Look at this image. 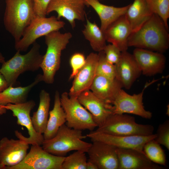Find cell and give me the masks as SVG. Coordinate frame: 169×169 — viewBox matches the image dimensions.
I'll return each instance as SVG.
<instances>
[{"mask_svg": "<svg viewBox=\"0 0 169 169\" xmlns=\"http://www.w3.org/2000/svg\"><path fill=\"white\" fill-rule=\"evenodd\" d=\"M45 37L47 49L43 55L40 68L43 71V81L52 84L60 67L62 51L66 48L72 34L70 32L62 33L57 31L49 33Z\"/></svg>", "mask_w": 169, "mask_h": 169, "instance_id": "obj_4", "label": "cell"}, {"mask_svg": "<svg viewBox=\"0 0 169 169\" xmlns=\"http://www.w3.org/2000/svg\"><path fill=\"white\" fill-rule=\"evenodd\" d=\"M92 142L87 152L88 160L94 163L98 169H118L117 148L100 141Z\"/></svg>", "mask_w": 169, "mask_h": 169, "instance_id": "obj_14", "label": "cell"}, {"mask_svg": "<svg viewBox=\"0 0 169 169\" xmlns=\"http://www.w3.org/2000/svg\"><path fill=\"white\" fill-rule=\"evenodd\" d=\"M132 54L144 75L151 76L161 73L165 69L166 58L163 53L136 48Z\"/></svg>", "mask_w": 169, "mask_h": 169, "instance_id": "obj_18", "label": "cell"}, {"mask_svg": "<svg viewBox=\"0 0 169 169\" xmlns=\"http://www.w3.org/2000/svg\"><path fill=\"white\" fill-rule=\"evenodd\" d=\"M166 114L167 115L169 116V105H168L167 106V110H166Z\"/></svg>", "mask_w": 169, "mask_h": 169, "instance_id": "obj_41", "label": "cell"}, {"mask_svg": "<svg viewBox=\"0 0 169 169\" xmlns=\"http://www.w3.org/2000/svg\"><path fill=\"white\" fill-rule=\"evenodd\" d=\"M65 23L55 16L49 17L36 16L24 30L22 37L15 42L17 51H26L38 38L45 36L64 27Z\"/></svg>", "mask_w": 169, "mask_h": 169, "instance_id": "obj_7", "label": "cell"}, {"mask_svg": "<svg viewBox=\"0 0 169 169\" xmlns=\"http://www.w3.org/2000/svg\"><path fill=\"white\" fill-rule=\"evenodd\" d=\"M77 99L79 103L91 114L97 127L102 125L113 114L112 105L99 98L89 89L82 92Z\"/></svg>", "mask_w": 169, "mask_h": 169, "instance_id": "obj_17", "label": "cell"}, {"mask_svg": "<svg viewBox=\"0 0 169 169\" xmlns=\"http://www.w3.org/2000/svg\"><path fill=\"white\" fill-rule=\"evenodd\" d=\"M8 86V85L5 79L0 73V92L5 90Z\"/></svg>", "mask_w": 169, "mask_h": 169, "instance_id": "obj_37", "label": "cell"}, {"mask_svg": "<svg viewBox=\"0 0 169 169\" xmlns=\"http://www.w3.org/2000/svg\"><path fill=\"white\" fill-rule=\"evenodd\" d=\"M98 60L96 67V75L103 76L110 79L116 76L115 64L109 62L106 59L103 51L99 52Z\"/></svg>", "mask_w": 169, "mask_h": 169, "instance_id": "obj_31", "label": "cell"}, {"mask_svg": "<svg viewBox=\"0 0 169 169\" xmlns=\"http://www.w3.org/2000/svg\"><path fill=\"white\" fill-rule=\"evenodd\" d=\"M97 0L99 1V0Z\"/></svg>", "mask_w": 169, "mask_h": 169, "instance_id": "obj_43", "label": "cell"}, {"mask_svg": "<svg viewBox=\"0 0 169 169\" xmlns=\"http://www.w3.org/2000/svg\"><path fill=\"white\" fill-rule=\"evenodd\" d=\"M59 93L56 91L53 109L49 111L45 130L43 133L44 140L50 139L56 134L60 126L66 123V115L60 102Z\"/></svg>", "mask_w": 169, "mask_h": 169, "instance_id": "obj_26", "label": "cell"}, {"mask_svg": "<svg viewBox=\"0 0 169 169\" xmlns=\"http://www.w3.org/2000/svg\"><path fill=\"white\" fill-rule=\"evenodd\" d=\"M85 152L76 151L65 157L61 169H86L87 158Z\"/></svg>", "mask_w": 169, "mask_h": 169, "instance_id": "obj_30", "label": "cell"}, {"mask_svg": "<svg viewBox=\"0 0 169 169\" xmlns=\"http://www.w3.org/2000/svg\"><path fill=\"white\" fill-rule=\"evenodd\" d=\"M36 16L45 17L48 6L51 0H33Z\"/></svg>", "mask_w": 169, "mask_h": 169, "instance_id": "obj_36", "label": "cell"}, {"mask_svg": "<svg viewBox=\"0 0 169 169\" xmlns=\"http://www.w3.org/2000/svg\"><path fill=\"white\" fill-rule=\"evenodd\" d=\"M168 30L161 18L153 13L139 29L131 33L128 46L163 53L169 47Z\"/></svg>", "mask_w": 169, "mask_h": 169, "instance_id": "obj_1", "label": "cell"}, {"mask_svg": "<svg viewBox=\"0 0 169 169\" xmlns=\"http://www.w3.org/2000/svg\"><path fill=\"white\" fill-rule=\"evenodd\" d=\"M143 151L147 158L154 163L161 166L166 165V158L164 151L154 139L145 143Z\"/></svg>", "mask_w": 169, "mask_h": 169, "instance_id": "obj_29", "label": "cell"}, {"mask_svg": "<svg viewBox=\"0 0 169 169\" xmlns=\"http://www.w3.org/2000/svg\"><path fill=\"white\" fill-rule=\"evenodd\" d=\"M86 18V23L82 31L83 35L94 51L98 52L103 51L106 45L104 32L95 22L92 23Z\"/></svg>", "mask_w": 169, "mask_h": 169, "instance_id": "obj_28", "label": "cell"}, {"mask_svg": "<svg viewBox=\"0 0 169 169\" xmlns=\"http://www.w3.org/2000/svg\"><path fill=\"white\" fill-rule=\"evenodd\" d=\"M42 74H38L34 81L25 87H13L10 85L0 92V105L5 106L8 104H18L27 101L31 90L40 82L43 81Z\"/></svg>", "mask_w": 169, "mask_h": 169, "instance_id": "obj_25", "label": "cell"}, {"mask_svg": "<svg viewBox=\"0 0 169 169\" xmlns=\"http://www.w3.org/2000/svg\"><path fill=\"white\" fill-rule=\"evenodd\" d=\"M153 14L146 0H134L129 4L125 16L132 33L139 29Z\"/></svg>", "mask_w": 169, "mask_h": 169, "instance_id": "obj_24", "label": "cell"}, {"mask_svg": "<svg viewBox=\"0 0 169 169\" xmlns=\"http://www.w3.org/2000/svg\"><path fill=\"white\" fill-rule=\"evenodd\" d=\"M155 140L169 150V120H167L158 126Z\"/></svg>", "mask_w": 169, "mask_h": 169, "instance_id": "obj_33", "label": "cell"}, {"mask_svg": "<svg viewBox=\"0 0 169 169\" xmlns=\"http://www.w3.org/2000/svg\"><path fill=\"white\" fill-rule=\"evenodd\" d=\"M92 141H99L112 145L117 148L133 149L143 151L144 145L148 141L155 139L156 134L147 136H115L91 131L86 135Z\"/></svg>", "mask_w": 169, "mask_h": 169, "instance_id": "obj_12", "label": "cell"}, {"mask_svg": "<svg viewBox=\"0 0 169 169\" xmlns=\"http://www.w3.org/2000/svg\"><path fill=\"white\" fill-rule=\"evenodd\" d=\"M84 0H51L46 10V15L53 12L57 13V18H65L73 28L76 20L84 21L85 13Z\"/></svg>", "mask_w": 169, "mask_h": 169, "instance_id": "obj_13", "label": "cell"}, {"mask_svg": "<svg viewBox=\"0 0 169 169\" xmlns=\"http://www.w3.org/2000/svg\"><path fill=\"white\" fill-rule=\"evenodd\" d=\"M61 106L66 115V125L80 130L93 131L97 127L91 114L79 103L77 98L63 93L60 97Z\"/></svg>", "mask_w": 169, "mask_h": 169, "instance_id": "obj_8", "label": "cell"}, {"mask_svg": "<svg viewBox=\"0 0 169 169\" xmlns=\"http://www.w3.org/2000/svg\"><path fill=\"white\" fill-rule=\"evenodd\" d=\"M0 169H5V167L0 165Z\"/></svg>", "mask_w": 169, "mask_h": 169, "instance_id": "obj_42", "label": "cell"}, {"mask_svg": "<svg viewBox=\"0 0 169 169\" xmlns=\"http://www.w3.org/2000/svg\"><path fill=\"white\" fill-rule=\"evenodd\" d=\"M35 105L34 101L31 100L20 104H8L4 106L7 110L11 111L13 116L17 117L18 124L24 126L28 131V137L24 136L17 130L15 131L16 136L29 144L41 146L44 140L43 136L34 130L30 115V112Z\"/></svg>", "mask_w": 169, "mask_h": 169, "instance_id": "obj_10", "label": "cell"}, {"mask_svg": "<svg viewBox=\"0 0 169 169\" xmlns=\"http://www.w3.org/2000/svg\"><path fill=\"white\" fill-rule=\"evenodd\" d=\"M3 23L6 30L15 42L22 37L24 30L36 17L33 0H5Z\"/></svg>", "mask_w": 169, "mask_h": 169, "instance_id": "obj_2", "label": "cell"}, {"mask_svg": "<svg viewBox=\"0 0 169 169\" xmlns=\"http://www.w3.org/2000/svg\"><path fill=\"white\" fill-rule=\"evenodd\" d=\"M103 51L106 59L109 62L115 64L118 62L122 52L115 45L111 44L106 45Z\"/></svg>", "mask_w": 169, "mask_h": 169, "instance_id": "obj_35", "label": "cell"}, {"mask_svg": "<svg viewBox=\"0 0 169 169\" xmlns=\"http://www.w3.org/2000/svg\"><path fill=\"white\" fill-rule=\"evenodd\" d=\"M131 33L125 14L111 23L104 32L106 41L115 45L121 52L127 51L128 39Z\"/></svg>", "mask_w": 169, "mask_h": 169, "instance_id": "obj_21", "label": "cell"}, {"mask_svg": "<svg viewBox=\"0 0 169 169\" xmlns=\"http://www.w3.org/2000/svg\"><path fill=\"white\" fill-rule=\"evenodd\" d=\"M29 145L20 139L2 138L0 140V165L6 169L19 164L26 156Z\"/></svg>", "mask_w": 169, "mask_h": 169, "instance_id": "obj_15", "label": "cell"}, {"mask_svg": "<svg viewBox=\"0 0 169 169\" xmlns=\"http://www.w3.org/2000/svg\"><path fill=\"white\" fill-rule=\"evenodd\" d=\"M118 169H162V166L154 163L143 151L133 149L116 148Z\"/></svg>", "mask_w": 169, "mask_h": 169, "instance_id": "obj_20", "label": "cell"}, {"mask_svg": "<svg viewBox=\"0 0 169 169\" xmlns=\"http://www.w3.org/2000/svg\"><path fill=\"white\" fill-rule=\"evenodd\" d=\"M153 80L146 83L141 92L131 95L122 89L119 92L113 103V114H130L146 119H150L152 114L145 110L143 105V95L145 89L157 81Z\"/></svg>", "mask_w": 169, "mask_h": 169, "instance_id": "obj_11", "label": "cell"}, {"mask_svg": "<svg viewBox=\"0 0 169 169\" xmlns=\"http://www.w3.org/2000/svg\"><path fill=\"white\" fill-rule=\"evenodd\" d=\"M39 103L37 110L31 117L33 128L38 133H44L49 116L50 98L49 94L45 90H42L39 94Z\"/></svg>", "mask_w": 169, "mask_h": 169, "instance_id": "obj_27", "label": "cell"}, {"mask_svg": "<svg viewBox=\"0 0 169 169\" xmlns=\"http://www.w3.org/2000/svg\"><path fill=\"white\" fill-rule=\"evenodd\" d=\"M98 54L91 53L86 58L85 63L74 78L68 93L69 97L77 98L83 92L90 90L96 75Z\"/></svg>", "mask_w": 169, "mask_h": 169, "instance_id": "obj_16", "label": "cell"}, {"mask_svg": "<svg viewBox=\"0 0 169 169\" xmlns=\"http://www.w3.org/2000/svg\"><path fill=\"white\" fill-rule=\"evenodd\" d=\"M153 13L158 15L168 28L169 0H146Z\"/></svg>", "mask_w": 169, "mask_h": 169, "instance_id": "obj_32", "label": "cell"}, {"mask_svg": "<svg viewBox=\"0 0 169 169\" xmlns=\"http://www.w3.org/2000/svg\"><path fill=\"white\" fill-rule=\"evenodd\" d=\"M5 62V58L2 54L0 52V63L2 64Z\"/></svg>", "mask_w": 169, "mask_h": 169, "instance_id": "obj_40", "label": "cell"}, {"mask_svg": "<svg viewBox=\"0 0 169 169\" xmlns=\"http://www.w3.org/2000/svg\"><path fill=\"white\" fill-rule=\"evenodd\" d=\"M85 5L91 7L98 15L101 22L100 28L104 32L111 23L124 15L129 4L117 7L100 3L97 0H84Z\"/></svg>", "mask_w": 169, "mask_h": 169, "instance_id": "obj_23", "label": "cell"}, {"mask_svg": "<svg viewBox=\"0 0 169 169\" xmlns=\"http://www.w3.org/2000/svg\"><path fill=\"white\" fill-rule=\"evenodd\" d=\"M122 88L121 84L116 78L110 79L96 75L90 90L98 98L112 105Z\"/></svg>", "mask_w": 169, "mask_h": 169, "instance_id": "obj_22", "label": "cell"}, {"mask_svg": "<svg viewBox=\"0 0 169 169\" xmlns=\"http://www.w3.org/2000/svg\"><path fill=\"white\" fill-rule=\"evenodd\" d=\"M7 110L4 106L0 105V115L6 113Z\"/></svg>", "mask_w": 169, "mask_h": 169, "instance_id": "obj_39", "label": "cell"}, {"mask_svg": "<svg viewBox=\"0 0 169 169\" xmlns=\"http://www.w3.org/2000/svg\"><path fill=\"white\" fill-rule=\"evenodd\" d=\"M115 65V78L120 83L123 88L129 90L141 74L133 54L127 51L122 52L119 61Z\"/></svg>", "mask_w": 169, "mask_h": 169, "instance_id": "obj_19", "label": "cell"}, {"mask_svg": "<svg viewBox=\"0 0 169 169\" xmlns=\"http://www.w3.org/2000/svg\"><path fill=\"white\" fill-rule=\"evenodd\" d=\"M87 137L82 131L71 128L64 124L52 138L43 141V149L54 155L64 156L69 152L75 150L87 152L91 143L82 140Z\"/></svg>", "mask_w": 169, "mask_h": 169, "instance_id": "obj_3", "label": "cell"}, {"mask_svg": "<svg viewBox=\"0 0 169 169\" xmlns=\"http://www.w3.org/2000/svg\"><path fill=\"white\" fill-rule=\"evenodd\" d=\"M153 126L137 123L133 116L113 114L96 131L115 136H147L153 134Z\"/></svg>", "mask_w": 169, "mask_h": 169, "instance_id": "obj_6", "label": "cell"}, {"mask_svg": "<svg viewBox=\"0 0 169 169\" xmlns=\"http://www.w3.org/2000/svg\"><path fill=\"white\" fill-rule=\"evenodd\" d=\"M86 168V169H98L94 163L89 160L87 162Z\"/></svg>", "mask_w": 169, "mask_h": 169, "instance_id": "obj_38", "label": "cell"}, {"mask_svg": "<svg viewBox=\"0 0 169 169\" xmlns=\"http://www.w3.org/2000/svg\"><path fill=\"white\" fill-rule=\"evenodd\" d=\"M86 58L84 55L80 53L74 54L71 57L69 63L72 69L70 79H73L85 63Z\"/></svg>", "mask_w": 169, "mask_h": 169, "instance_id": "obj_34", "label": "cell"}, {"mask_svg": "<svg viewBox=\"0 0 169 169\" xmlns=\"http://www.w3.org/2000/svg\"><path fill=\"white\" fill-rule=\"evenodd\" d=\"M29 51L21 54L17 51L14 56L2 64L0 73L8 86L14 84L19 75L27 71H34L40 68L43 55L40 52V45L36 42Z\"/></svg>", "mask_w": 169, "mask_h": 169, "instance_id": "obj_5", "label": "cell"}, {"mask_svg": "<svg viewBox=\"0 0 169 169\" xmlns=\"http://www.w3.org/2000/svg\"><path fill=\"white\" fill-rule=\"evenodd\" d=\"M65 157L51 154L40 146L32 145L22 161L6 169H61Z\"/></svg>", "mask_w": 169, "mask_h": 169, "instance_id": "obj_9", "label": "cell"}]
</instances>
